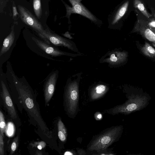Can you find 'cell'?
<instances>
[{"instance_id":"cell-1","label":"cell","mask_w":155,"mask_h":155,"mask_svg":"<svg viewBox=\"0 0 155 155\" xmlns=\"http://www.w3.org/2000/svg\"><path fill=\"white\" fill-rule=\"evenodd\" d=\"M19 97L25 109L37 122L43 134L51 138V133L40 115L36 99L32 93L27 86L16 83Z\"/></svg>"},{"instance_id":"cell-2","label":"cell","mask_w":155,"mask_h":155,"mask_svg":"<svg viewBox=\"0 0 155 155\" xmlns=\"http://www.w3.org/2000/svg\"><path fill=\"white\" fill-rule=\"evenodd\" d=\"M121 128L114 126L107 128L94 136L87 146V150L100 153L106 150L118 140Z\"/></svg>"},{"instance_id":"cell-3","label":"cell","mask_w":155,"mask_h":155,"mask_svg":"<svg viewBox=\"0 0 155 155\" xmlns=\"http://www.w3.org/2000/svg\"><path fill=\"white\" fill-rule=\"evenodd\" d=\"M79 101V83L74 81L67 85L65 92L64 106L69 117L74 118L78 113Z\"/></svg>"},{"instance_id":"cell-4","label":"cell","mask_w":155,"mask_h":155,"mask_svg":"<svg viewBox=\"0 0 155 155\" xmlns=\"http://www.w3.org/2000/svg\"><path fill=\"white\" fill-rule=\"evenodd\" d=\"M40 37L46 42H50L56 46H63L73 51H78L73 42L52 33L48 29H45Z\"/></svg>"},{"instance_id":"cell-5","label":"cell","mask_w":155,"mask_h":155,"mask_svg":"<svg viewBox=\"0 0 155 155\" xmlns=\"http://www.w3.org/2000/svg\"><path fill=\"white\" fill-rule=\"evenodd\" d=\"M18 8L22 21L36 31L40 36L45 30L42 24L34 15L25 7L18 5Z\"/></svg>"},{"instance_id":"cell-6","label":"cell","mask_w":155,"mask_h":155,"mask_svg":"<svg viewBox=\"0 0 155 155\" xmlns=\"http://www.w3.org/2000/svg\"><path fill=\"white\" fill-rule=\"evenodd\" d=\"M72 6L71 7L65 4L67 10V16L69 18L72 13H76L82 15L91 20L96 22L97 19L80 3L81 0H69Z\"/></svg>"},{"instance_id":"cell-7","label":"cell","mask_w":155,"mask_h":155,"mask_svg":"<svg viewBox=\"0 0 155 155\" xmlns=\"http://www.w3.org/2000/svg\"><path fill=\"white\" fill-rule=\"evenodd\" d=\"M2 98L4 105L10 116L13 119L17 118V114L6 86L3 81L1 82Z\"/></svg>"},{"instance_id":"cell-8","label":"cell","mask_w":155,"mask_h":155,"mask_svg":"<svg viewBox=\"0 0 155 155\" xmlns=\"http://www.w3.org/2000/svg\"><path fill=\"white\" fill-rule=\"evenodd\" d=\"M57 72H53L46 80L44 87V97L45 104L49 103L52 99L54 92L57 80Z\"/></svg>"},{"instance_id":"cell-9","label":"cell","mask_w":155,"mask_h":155,"mask_svg":"<svg viewBox=\"0 0 155 155\" xmlns=\"http://www.w3.org/2000/svg\"><path fill=\"white\" fill-rule=\"evenodd\" d=\"M33 39L39 47L43 51L53 56L56 57L65 55L76 57L80 55L79 54H73L61 51L38 39L33 38Z\"/></svg>"},{"instance_id":"cell-10","label":"cell","mask_w":155,"mask_h":155,"mask_svg":"<svg viewBox=\"0 0 155 155\" xmlns=\"http://www.w3.org/2000/svg\"><path fill=\"white\" fill-rule=\"evenodd\" d=\"M107 90V88L105 85H99L97 86L90 92V99L92 101L99 99L105 94Z\"/></svg>"},{"instance_id":"cell-11","label":"cell","mask_w":155,"mask_h":155,"mask_svg":"<svg viewBox=\"0 0 155 155\" xmlns=\"http://www.w3.org/2000/svg\"><path fill=\"white\" fill-rule=\"evenodd\" d=\"M15 38V35L13 26L10 34L4 40L0 52V56H1L9 50L14 42Z\"/></svg>"},{"instance_id":"cell-12","label":"cell","mask_w":155,"mask_h":155,"mask_svg":"<svg viewBox=\"0 0 155 155\" xmlns=\"http://www.w3.org/2000/svg\"><path fill=\"white\" fill-rule=\"evenodd\" d=\"M57 126L59 138L62 142H65L67 140V130L64 123L61 119L58 120Z\"/></svg>"},{"instance_id":"cell-13","label":"cell","mask_w":155,"mask_h":155,"mask_svg":"<svg viewBox=\"0 0 155 155\" xmlns=\"http://www.w3.org/2000/svg\"><path fill=\"white\" fill-rule=\"evenodd\" d=\"M121 55L122 54L116 51L112 52L109 55L108 58L105 59L104 61L111 64L116 65L120 62L122 57Z\"/></svg>"},{"instance_id":"cell-14","label":"cell","mask_w":155,"mask_h":155,"mask_svg":"<svg viewBox=\"0 0 155 155\" xmlns=\"http://www.w3.org/2000/svg\"><path fill=\"white\" fill-rule=\"evenodd\" d=\"M129 4V1H127L124 4L120 9L113 22V24H114L118 21L126 13Z\"/></svg>"},{"instance_id":"cell-15","label":"cell","mask_w":155,"mask_h":155,"mask_svg":"<svg viewBox=\"0 0 155 155\" xmlns=\"http://www.w3.org/2000/svg\"><path fill=\"white\" fill-rule=\"evenodd\" d=\"M33 8L36 17L38 19H40L42 15L41 0H33Z\"/></svg>"},{"instance_id":"cell-16","label":"cell","mask_w":155,"mask_h":155,"mask_svg":"<svg viewBox=\"0 0 155 155\" xmlns=\"http://www.w3.org/2000/svg\"><path fill=\"white\" fill-rule=\"evenodd\" d=\"M134 6L140 10L147 18H149L152 15L147 11L144 4L140 0H135L134 1Z\"/></svg>"},{"instance_id":"cell-17","label":"cell","mask_w":155,"mask_h":155,"mask_svg":"<svg viewBox=\"0 0 155 155\" xmlns=\"http://www.w3.org/2000/svg\"><path fill=\"white\" fill-rule=\"evenodd\" d=\"M6 127V124L3 113L0 111V134L4 136V132Z\"/></svg>"},{"instance_id":"cell-18","label":"cell","mask_w":155,"mask_h":155,"mask_svg":"<svg viewBox=\"0 0 155 155\" xmlns=\"http://www.w3.org/2000/svg\"><path fill=\"white\" fill-rule=\"evenodd\" d=\"M19 138L18 136L15 137L13 139L11 146L10 154L12 155L16 151L18 145Z\"/></svg>"},{"instance_id":"cell-19","label":"cell","mask_w":155,"mask_h":155,"mask_svg":"<svg viewBox=\"0 0 155 155\" xmlns=\"http://www.w3.org/2000/svg\"><path fill=\"white\" fill-rule=\"evenodd\" d=\"M145 35L149 41L151 42L155 41V34L150 29H148L145 30Z\"/></svg>"},{"instance_id":"cell-20","label":"cell","mask_w":155,"mask_h":155,"mask_svg":"<svg viewBox=\"0 0 155 155\" xmlns=\"http://www.w3.org/2000/svg\"><path fill=\"white\" fill-rule=\"evenodd\" d=\"M31 145L33 147H37L39 150H41L45 147L46 144L44 142L41 141L32 143L31 144Z\"/></svg>"},{"instance_id":"cell-21","label":"cell","mask_w":155,"mask_h":155,"mask_svg":"<svg viewBox=\"0 0 155 155\" xmlns=\"http://www.w3.org/2000/svg\"><path fill=\"white\" fill-rule=\"evenodd\" d=\"M4 136L0 134V155L4 154Z\"/></svg>"},{"instance_id":"cell-22","label":"cell","mask_w":155,"mask_h":155,"mask_svg":"<svg viewBox=\"0 0 155 155\" xmlns=\"http://www.w3.org/2000/svg\"><path fill=\"white\" fill-rule=\"evenodd\" d=\"M136 105L135 104H132L129 105L127 107V110L129 111H132L136 109Z\"/></svg>"},{"instance_id":"cell-23","label":"cell","mask_w":155,"mask_h":155,"mask_svg":"<svg viewBox=\"0 0 155 155\" xmlns=\"http://www.w3.org/2000/svg\"><path fill=\"white\" fill-rule=\"evenodd\" d=\"M148 51L150 53L152 54H154L155 53V50L154 49L151 47V46H149L148 48Z\"/></svg>"},{"instance_id":"cell-24","label":"cell","mask_w":155,"mask_h":155,"mask_svg":"<svg viewBox=\"0 0 155 155\" xmlns=\"http://www.w3.org/2000/svg\"><path fill=\"white\" fill-rule=\"evenodd\" d=\"M149 24L151 26L153 27H155V20H151L149 23Z\"/></svg>"},{"instance_id":"cell-25","label":"cell","mask_w":155,"mask_h":155,"mask_svg":"<svg viewBox=\"0 0 155 155\" xmlns=\"http://www.w3.org/2000/svg\"><path fill=\"white\" fill-rule=\"evenodd\" d=\"M13 15L14 16H15L18 14L17 11V9L15 7H13Z\"/></svg>"},{"instance_id":"cell-26","label":"cell","mask_w":155,"mask_h":155,"mask_svg":"<svg viewBox=\"0 0 155 155\" xmlns=\"http://www.w3.org/2000/svg\"><path fill=\"white\" fill-rule=\"evenodd\" d=\"M65 155H73L74 154H72L71 153V152L68 151L65 152V154H64Z\"/></svg>"},{"instance_id":"cell-27","label":"cell","mask_w":155,"mask_h":155,"mask_svg":"<svg viewBox=\"0 0 155 155\" xmlns=\"http://www.w3.org/2000/svg\"><path fill=\"white\" fill-rule=\"evenodd\" d=\"M36 154L37 155H42V154L41 152L39 151H37Z\"/></svg>"},{"instance_id":"cell-28","label":"cell","mask_w":155,"mask_h":155,"mask_svg":"<svg viewBox=\"0 0 155 155\" xmlns=\"http://www.w3.org/2000/svg\"><path fill=\"white\" fill-rule=\"evenodd\" d=\"M102 117V115L101 114H99L97 116V118L99 119H100Z\"/></svg>"}]
</instances>
